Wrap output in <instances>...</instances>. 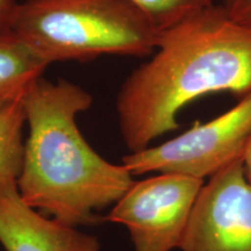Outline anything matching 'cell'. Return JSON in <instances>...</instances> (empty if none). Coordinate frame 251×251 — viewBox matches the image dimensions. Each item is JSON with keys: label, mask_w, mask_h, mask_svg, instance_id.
Here are the masks:
<instances>
[{"label": "cell", "mask_w": 251, "mask_h": 251, "mask_svg": "<svg viewBox=\"0 0 251 251\" xmlns=\"http://www.w3.org/2000/svg\"><path fill=\"white\" fill-rule=\"evenodd\" d=\"M215 93L251 94V30L218 4L161 31L155 51L121 84L115 111L125 146L148 148L179 129L185 106Z\"/></svg>", "instance_id": "cell-1"}, {"label": "cell", "mask_w": 251, "mask_h": 251, "mask_svg": "<svg viewBox=\"0 0 251 251\" xmlns=\"http://www.w3.org/2000/svg\"><path fill=\"white\" fill-rule=\"evenodd\" d=\"M28 135L17 187L27 205L74 227L103 222L134 184L124 165L113 164L90 146L77 118L93 97L70 80L41 77L23 96Z\"/></svg>", "instance_id": "cell-2"}, {"label": "cell", "mask_w": 251, "mask_h": 251, "mask_svg": "<svg viewBox=\"0 0 251 251\" xmlns=\"http://www.w3.org/2000/svg\"><path fill=\"white\" fill-rule=\"evenodd\" d=\"M9 31L49 65L105 55L149 57L161 34L126 0H21Z\"/></svg>", "instance_id": "cell-3"}, {"label": "cell", "mask_w": 251, "mask_h": 251, "mask_svg": "<svg viewBox=\"0 0 251 251\" xmlns=\"http://www.w3.org/2000/svg\"><path fill=\"white\" fill-rule=\"evenodd\" d=\"M251 137V94L207 122L158 146L129 152L121 164L133 176L175 174L205 180L242 157Z\"/></svg>", "instance_id": "cell-4"}, {"label": "cell", "mask_w": 251, "mask_h": 251, "mask_svg": "<svg viewBox=\"0 0 251 251\" xmlns=\"http://www.w3.org/2000/svg\"><path fill=\"white\" fill-rule=\"evenodd\" d=\"M205 180L158 174L134 181L103 221L127 228L134 251H172L180 242Z\"/></svg>", "instance_id": "cell-5"}, {"label": "cell", "mask_w": 251, "mask_h": 251, "mask_svg": "<svg viewBox=\"0 0 251 251\" xmlns=\"http://www.w3.org/2000/svg\"><path fill=\"white\" fill-rule=\"evenodd\" d=\"M179 249L251 251V183L242 157L202 185Z\"/></svg>", "instance_id": "cell-6"}, {"label": "cell", "mask_w": 251, "mask_h": 251, "mask_svg": "<svg viewBox=\"0 0 251 251\" xmlns=\"http://www.w3.org/2000/svg\"><path fill=\"white\" fill-rule=\"evenodd\" d=\"M0 244L5 251H100L98 237L27 205L17 181L0 184Z\"/></svg>", "instance_id": "cell-7"}, {"label": "cell", "mask_w": 251, "mask_h": 251, "mask_svg": "<svg viewBox=\"0 0 251 251\" xmlns=\"http://www.w3.org/2000/svg\"><path fill=\"white\" fill-rule=\"evenodd\" d=\"M49 64L13 33L0 34V111L43 77Z\"/></svg>", "instance_id": "cell-8"}, {"label": "cell", "mask_w": 251, "mask_h": 251, "mask_svg": "<svg viewBox=\"0 0 251 251\" xmlns=\"http://www.w3.org/2000/svg\"><path fill=\"white\" fill-rule=\"evenodd\" d=\"M25 126L26 117L20 97L0 111V184L17 181L23 170Z\"/></svg>", "instance_id": "cell-9"}, {"label": "cell", "mask_w": 251, "mask_h": 251, "mask_svg": "<svg viewBox=\"0 0 251 251\" xmlns=\"http://www.w3.org/2000/svg\"><path fill=\"white\" fill-rule=\"evenodd\" d=\"M140 9L159 31L215 4V0H126Z\"/></svg>", "instance_id": "cell-10"}, {"label": "cell", "mask_w": 251, "mask_h": 251, "mask_svg": "<svg viewBox=\"0 0 251 251\" xmlns=\"http://www.w3.org/2000/svg\"><path fill=\"white\" fill-rule=\"evenodd\" d=\"M218 5L235 23L251 30V0H219Z\"/></svg>", "instance_id": "cell-11"}, {"label": "cell", "mask_w": 251, "mask_h": 251, "mask_svg": "<svg viewBox=\"0 0 251 251\" xmlns=\"http://www.w3.org/2000/svg\"><path fill=\"white\" fill-rule=\"evenodd\" d=\"M21 0H0V34L11 30L15 11Z\"/></svg>", "instance_id": "cell-12"}, {"label": "cell", "mask_w": 251, "mask_h": 251, "mask_svg": "<svg viewBox=\"0 0 251 251\" xmlns=\"http://www.w3.org/2000/svg\"><path fill=\"white\" fill-rule=\"evenodd\" d=\"M242 162H243V168L246 171L248 180L251 183V137L248 141L246 149H244L243 155H242Z\"/></svg>", "instance_id": "cell-13"}]
</instances>
